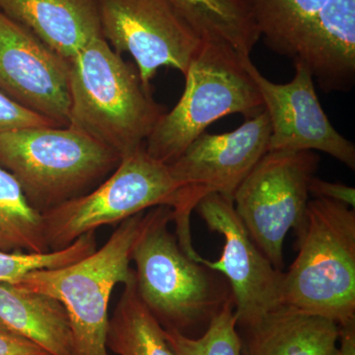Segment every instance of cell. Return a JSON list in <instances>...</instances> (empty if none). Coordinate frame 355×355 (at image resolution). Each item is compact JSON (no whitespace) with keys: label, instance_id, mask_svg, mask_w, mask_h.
Returning a JSON list of instances; mask_svg holds the SVG:
<instances>
[{"label":"cell","instance_id":"obj_15","mask_svg":"<svg viewBox=\"0 0 355 355\" xmlns=\"http://www.w3.org/2000/svg\"><path fill=\"white\" fill-rule=\"evenodd\" d=\"M237 331L242 355H340L336 322L291 306L280 305Z\"/></svg>","mask_w":355,"mask_h":355},{"label":"cell","instance_id":"obj_14","mask_svg":"<svg viewBox=\"0 0 355 355\" xmlns=\"http://www.w3.org/2000/svg\"><path fill=\"white\" fill-rule=\"evenodd\" d=\"M294 64L310 72L324 93L355 84V0H328L313 20Z\"/></svg>","mask_w":355,"mask_h":355},{"label":"cell","instance_id":"obj_23","mask_svg":"<svg viewBox=\"0 0 355 355\" xmlns=\"http://www.w3.org/2000/svg\"><path fill=\"white\" fill-rule=\"evenodd\" d=\"M97 250L95 232L79 237L70 246L44 254L6 253L0 251V282L14 284L27 273L53 270L85 258Z\"/></svg>","mask_w":355,"mask_h":355},{"label":"cell","instance_id":"obj_24","mask_svg":"<svg viewBox=\"0 0 355 355\" xmlns=\"http://www.w3.org/2000/svg\"><path fill=\"white\" fill-rule=\"evenodd\" d=\"M44 127L57 125L53 121L23 108L0 92V135L21 128Z\"/></svg>","mask_w":355,"mask_h":355},{"label":"cell","instance_id":"obj_19","mask_svg":"<svg viewBox=\"0 0 355 355\" xmlns=\"http://www.w3.org/2000/svg\"><path fill=\"white\" fill-rule=\"evenodd\" d=\"M106 345L118 355H175L164 329L140 299L135 279L125 284L109 318Z\"/></svg>","mask_w":355,"mask_h":355},{"label":"cell","instance_id":"obj_3","mask_svg":"<svg viewBox=\"0 0 355 355\" xmlns=\"http://www.w3.org/2000/svg\"><path fill=\"white\" fill-rule=\"evenodd\" d=\"M295 232L299 252L284 272L282 305L327 318L338 326L354 322V209L313 198Z\"/></svg>","mask_w":355,"mask_h":355},{"label":"cell","instance_id":"obj_18","mask_svg":"<svg viewBox=\"0 0 355 355\" xmlns=\"http://www.w3.org/2000/svg\"><path fill=\"white\" fill-rule=\"evenodd\" d=\"M202 40L222 42L250 58L261 39L244 0H169Z\"/></svg>","mask_w":355,"mask_h":355},{"label":"cell","instance_id":"obj_26","mask_svg":"<svg viewBox=\"0 0 355 355\" xmlns=\"http://www.w3.org/2000/svg\"><path fill=\"white\" fill-rule=\"evenodd\" d=\"M0 355H51L36 343L0 331Z\"/></svg>","mask_w":355,"mask_h":355},{"label":"cell","instance_id":"obj_22","mask_svg":"<svg viewBox=\"0 0 355 355\" xmlns=\"http://www.w3.org/2000/svg\"><path fill=\"white\" fill-rule=\"evenodd\" d=\"M164 335L175 355H242L234 301L224 306L198 338L170 329H164Z\"/></svg>","mask_w":355,"mask_h":355},{"label":"cell","instance_id":"obj_16","mask_svg":"<svg viewBox=\"0 0 355 355\" xmlns=\"http://www.w3.org/2000/svg\"><path fill=\"white\" fill-rule=\"evenodd\" d=\"M0 12L69 60L102 37L94 0H0Z\"/></svg>","mask_w":355,"mask_h":355},{"label":"cell","instance_id":"obj_1","mask_svg":"<svg viewBox=\"0 0 355 355\" xmlns=\"http://www.w3.org/2000/svg\"><path fill=\"white\" fill-rule=\"evenodd\" d=\"M171 221L172 209L165 205L144 214L132 256L135 286L163 329L198 338L234 299L224 275L184 253L168 230Z\"/></svg>","mask_w":355,"mask_h":355},{"label":"cell","instance_id":"obj_21","mask_svg":"<svg viewBox=\"0 0 355 355\" xmlns=\"http://www.w3.org/2000/svg\"><path fill=\"white\" fill-rule=\"evenodd\" d=\"M0 251L44 254L43 214L30 205L15 178L0 167Z\"/></svg>","mask_w":355,"mask_h":355},{"label":"cell","instance_id":"obj_6","mask_svg":"<svg viewBox=\"0 0 355 355\" xmlns=\"http://www.w3.org/2000/svg\"><path fill=\"white\" fill-rule=\"evenodd\" d=\"M144 214L121 222L108 241L85 258L53 270H35L14 284L51 296L64 306L78 355H110L106 345L110 298L116 286L135 279L130 261Z\"/></svg>","mask_w":355,"mask_h":355},{"label":"cell","instance_id":"obj_10","mask_svg":"<svg viewBox=\"0 0 355 355\" xmlns=\"http://www.w3.org/2000/svg\"><path fill=\"white\" fill-rule=\"evenodd\" d=\"M102 37L119 55L130 53L150 91L160 67L186 74L202 40L169 0H94Z\"/></svg>","mask_w":355,"mask_h":355},{"label":"cell","instance_id":"obj_20","mask_svg":"<svg viewBox=\"0 0 355 355\" xmlns=\"http://www.w3.org/2000/svg\"><path fill=\"white\" fill-rule=\"evenodd\" d=\"M270 50L291 58L328 0H244Z\"/></svg>","mask_w":355,"mask_h":355},{"label":"cell","instance_id":"obj_17","mask_svg":"<svg viewBox=\"0 0 355 355\" xmlns=\"http://www.w3.org/2000/svg\"><path fill=\"white\" fill-rule=\"evenodd\" d=\"M0 331L36 343L51 355H78L64 306L6 282H0Z\"/></svg>","mask_w":355,"mask_h":355},{"label":"cell","instance_id":"obj_2","mask_svg":"<svg viewBox=\"0 0 355 355\" xmlns=\"http://www.w3.org/2000/svg\"><path fill=\"white\" fill-rule=\"evenodd\" d=\"M70 127L112 149L121 158L144 146L164 108L103 37L71 60Z\"/></svg>","mask_w":355,"mask_h":355},{"label":"cell","instance_id":"obj_8","mask_svg":"<svg viewBox=\"0 0 355 355\" xmlns=\"http://www.w3.org/2000/svg\"><path fill=\"white\" fill-rule=\"evenodd\" d=\"M270 135V119L263 110L233 132H203L169 165L180 186L178 202L172 209L177 241L193 261L198 263L202 257L191 239V212L203 198L211 193L233 202L240 184L268 153Z\"/></svg>","mask_w":355,"mask_h":355},{"label":"cell","instance_id":"obj_7","mask_svg":"<svg viewBox=\"0 0 355 355\" xmlns=\"http://www.w3.org/2000/svg\"><path fill=\"white\" fill-rule=\"evenodd\" d=\"M179 191L169 165L151 157L144 146L121 158L94 190L42 214L49 249H64L84 234L121 223L150 207L173 209Z\"/></svg>","mask_w":355,"mask_h":355},{"label":"cell","instance_id":"obj_11","mask_svg":"<svg viewBox=\"0 0 355 355\" xmlns=\"http://www.w3.org/2000/svg\"><path fill=\"white\" fill-rule=\"evenodd\" d=\"M196 209L209 230L223 236L220 259L211 261L202 258L200 263L228 280L237 326L253 323L282 305L284 272L275 268L254 244L232 200L211 193Z\"/></svg>","mask_w":355,"mask_h":355},{"label":"cell","instance_id":"obj_4","mask_svg":"<svg viewBox=\"0 0 355 355\" xmlns=\"http://www.w3.org/2000/svg\"><path fill=\"white\" fill-rule=\"evenodd\" d=\"M121 159L70 125L0 135V167L15 178L28 202L41 214L94 190Z\"/></svg>","mask_w":355,"mask_h":355},{"label":"cell","instance_id":"obj_25","mask_svg":"<svg viewBox=\"0 0 355 355\" xmlns=\"http://www.w3.org/2000/svg\"><path fill=\"white\" fill-rule=\"evenodd\" d=\"M309 191L315 198L335 200L354 209L355 189L352 187L340 183H331L314 177L311 181Z\"/></svg>","mask_w":355,"mask_h":355},{"label":"cell","instance_id":"obj_12","mask_svg":"<svg viewBox=\"0 0 355 355\" xmlns=\"http://www.w3.org/2000/svg\"><path fill=\"white\" fill-rule=\"evenodd\" d=\"M71 60L0 12V92L53 121H70Z\"/></svg>","mask_w":355,"mask_h":355},{"label":"cell","instance_id":"obj_27","mask_svg":"<svg viewBox=\"0 0 355 355\" xmlns=\"http://www.w3.org/2000/svg\"><path fill=\"white\" fill-rule=\"evenodd\" d=\"M340 355H355V321L340 326Z\"/></svg>","mask_w":355,"mask_h":355},{"label":"cell","instance_id":"obj_13","mask_svg":"<svg viewBox=\"0 0 355 355\" xmlns=\"http://www.w3.org/2000/svg\"><path fill=\"white\" fill-rule=\"evenodd\" d=\"M244 65L260 91L270 123L268 151H322L355 169V146L331 125L324 114L310 72L295 62L288 83L266 78L251 58Z\"/></svg>","mask_w":355,"mask_h":355},{"label":"cell","instance_id":"obj_9","mask_svg":"<svg viewBox=\"0 0 355 355\" xmlns=\"http://www.w3.org/2000/svg\"><path fill=\"white\" fill-rule=\"evenodd\" d=\"M319 162L313 151H268L236 191L238 216L277 270L284 268L287 233L304 219Z\"/></svg>","mask_w":355,"mask_h":355},{"label":"cell","instance_id":"obj_5","mask_svg":"<svg viewBox=\"0 0 355 355\" xmlns=\"http://www.w3.org/2000/svg\"><path fill=\"white\" fill-rule=\"evenodd\" d=\"M244 58L227 44L202 40L184 76L181 99L144 144L151 157L172 164L214 121L232 114L252 119L265 110Z\"/></svg>","mask_w":355,"mask_h":355}]
</instances>
